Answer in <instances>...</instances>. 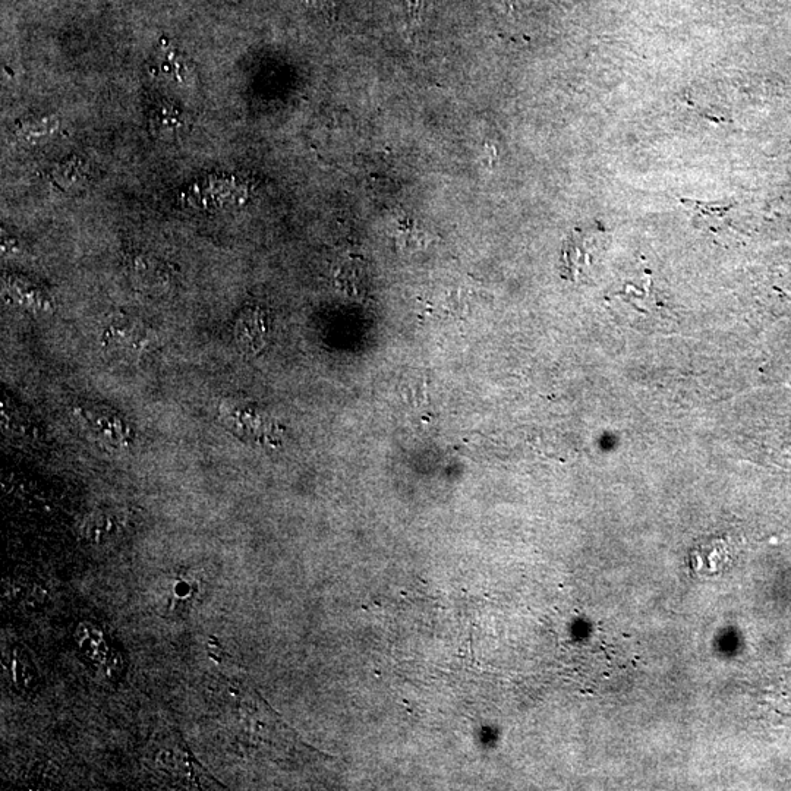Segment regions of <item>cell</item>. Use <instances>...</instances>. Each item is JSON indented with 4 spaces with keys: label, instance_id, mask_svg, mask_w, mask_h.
Segmentation results:
<instances>
[{
    "label": "cell",
    "instance_id": "277c9868",
    "mask_svg": "<svg viewBox=\"0 0 791 791\" xmlns=\"http://www.w3.org/2000/svg\"><path fill=\"white\" fill-rule=\"evenodd\" d=\"M75 417L80 418L85 427L99 434L103 440L109 441L113 446L124 447L125 444L131 443V430L128 425L112 412L94 406H80L75 409Z\"/></svg>",
    "mask_w": 791,
    "mask_h": 791
},
{
    "label": "cell",
    "instance_id": "5b68a950",
    "mask_svg": "<svg viewBox=\"0 0 791 791\" xmlns=\"http://www.w3.org/2000/svg\"><path fill=\"white\" fill-rule=\"evenodd\" d=\"M6 289L12 299L22 308L39 311V313H52L53 311L52 299L42 289L31 285V283L24 282L17 277V279H9L6 282Z\"/></svg>",
    "mask_w": 791,
    "mask_h": 791
},
{
    "label": "cell",
    "instance_id": "30bf717a",
    "mask_svg": "<svg viewBox=\"0 0 791 791\" xmlns=\"http://www.w3.org/2000/svg\"><path fill=\"white\" fill-rule=\"evenodd\" d=\"M310 2L313 3L314 6H317V8H323L321 5H329L332 0H310Z\"/></svg>",
    "mask_w": 791,
    "mask_h": 791
},
{
    "label": "cell",
    "instance_id": "7a4b0ae2",
    "mask_svg": "<svg viewBox=\"0 0 791 791\" xmlns=\"http://www.w3.org/2000/svg\"><path fill=\"white\" fill-rule=\"evenodd\" d=\"M604 230L575 229L564 241L562 274L572 282L591 276L604 252Z\"/></svg>",
    "mask_w": 791,
    "mask_h": 791
},
{
    "label": "cell",
    "instance_id": "52a82bcc",
    "mask_svg": "<svg viewBox=\"0 0 791 791\" xmlns=\"http://www.w3.org/2000/svg\"><path fill=\"white\" fill-rule=\"evenodd\" d=\"M88 165L81 157H72L52 172V182L65 191L83 187L88 179Z\"/></svg>",
    "mask_w": 791,
    "mask_h": 791
},
{
    "label": "cell",
    "instance_id": "6da1fadb",
    "mask_svg": "<svg viewBox=\"0 0 791 791\" xmlns=\"http://www.w3.org/2000/svg\"><path fill=\"white\" fill-rule=\"evenodd\" d=\"M614 313L641 332H668L671 317L667 305L661 301L652 280L646 277L641 285H625L607 298Z\"/></svg>",
    "mask_w": 791,
    "mask_h": 791
},
{
    "label": "cell",
    "instance_id": "8992f818",
    "mask_svg": "<svg viewBox=\"0 0 791 791\" xmlns=\"http://www.w3.org/2000/svg\"><path fill=\"white\" fill-rule=\"evenodd\" d=\"M239 425L242 424L241 433L250 434L260 443H276L279 441V427L266 415L257 414L255 411H239Z\"/></svg>",
    "mask_w": 791,
    "mask_h": 791
},
{
    "label": "cell",
    "instance_id": "9c48e42d",
    "mask_svg": "<svg viewBox=\"0 0 791 791\" xmlns=\"http://www.w3.org/2000/svg\"><path fill=\"white\" fill-rule=\"evenodd\" d=\"M153 126L160 135H176L184 131L185 118L181 110L173 106H160L154 112Z\"/></svg>",
    "mask_w": 791,
    "mask_h": 791
},
{
    "label": "cell",
    "instance_id": "ba28073f",
    "mask_svg": "<svg viewBox=\"0 0 791 791\" xmlns=\"http://www.w3.org/2000/svg\"><path fill=\"white\" fill-rule=\"evenodd\" d=\"M59 129L56 116H42V118L28 119L20 125L17 135L27 144H40L55 137Z\"/></svg>",
    "mask_w": 791,
    "mask_h": 791
},
{
    "label": "cell",
    "instance_id": "3957f363",
    "mask_svg": "<svg viewBox=\"0 0 791 791\" xmlns=\"http://www.w3.org/2000/svg\"><path fill=\"white\" fill-rule=\"evenodd\" d=\"M269 317L261 308L250 307L239 314L235 340L244 354L255 356L266 348L269 340Z\"/></svg>",
    "mask_w": 791,
    "mask_h": 791
}]
</instances>
